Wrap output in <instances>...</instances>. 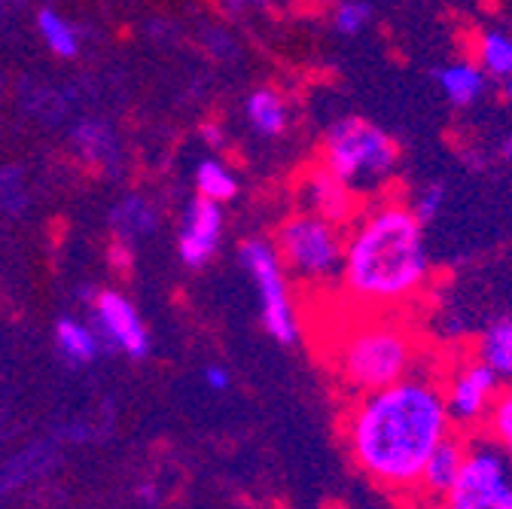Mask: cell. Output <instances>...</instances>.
Listing matches in <instances>:
<instances>
[{
    "instance_id": "6da1fadb",
    "label": "cell",
    "mask_w": 512,
    "mask_h": 509,
    "mask_svg": "<svg viewBox=\"0 0 512 509\" xmlns=\"http://www.w3.org/2000/svg\"><path fill=\"white\" fill-rule=\"evenodd\" d=\"M455 430L442 378L424 369L384 391L354 397L342 418V439L354 467L381 491L415 500L430 455Z\"/></svg>"
},
{
    "instance_id": "7a4b0ae2",
    "label": "cell",
    "mask_w": 512,
    "mask_h": 509,
    "mask_svg": "<svg viewBox=\"0 0 512 509\" xmlns=\"http://www.w3.org/2000/svg\"><path fill=\"white\" fill-rule=\"evenodd\" d=\"M433 281L424 223L406 199L388 193L363 202L345 226L339 296L357 311L412 314Z\"/></svg>"
},
{
    "instance_id": "3957f363",
    "label": "cell",
    "mask_w": 512,
    "mask_h": 509,
    "mask_svg": "<svg viewBox=\"0 0 512 509\" xmlns=\"http://www.w3.org/2000/svg\"><path fill=\"white\" fill-rule=\"evenodd\" d=\"M351 311L354 317L342 321L324 345V357L351 400L391 388L421 369V342L409 314Z\"/></svg>"
},
{
    "instance_id": "277c9868",
    "label": "cell",
    "mask_w": 512,
    "mask_h": 509,
    "mask_svg": "<svg viewBox=\"0 0 512 509\" xmlns=\"http://www.w3.org/2000/svg\"><path fill=\"white\" fill-rule=\"evenodd\" d=\"M317 162L369 202L391 193L394 180L400 177L403 153L397 138L384 132L378 122L348 113L327 125L317 147Z\"/></svg>"
},
{
    "instance_id": "5b68a950",
    "label": "cell",
    "mask_w": 512,
    "mask_h": 509,
    "mask_svg": "<svg viewBox=\"0 0 512 509\" xmlns=\"http://www.w3.org/2000/svg\"><path fill=\"white\" fill-rule=\"evenodd\" d=\"M275 250L287 275L308 293L339 290L345 266V226L296 208L278 223Z\"/></svg>"
},
{
    "instance_id": "8992f818",
    "label": "cell",
    "mask_w": 512,
    "mask_h": 509,
    "mask_svg": "<svg viewBox=\"0 0 512 509\" xmlns=\"http://www.w3.org/2000/svg\"><path fill=\"white\" fill-rule=\"evenodd\" d=\"M238 260L253 278L256 299H260V317L266 333L278 345H296L302 339V314L290 287V275L278 257L275 241L269 238H247L238 247Z\"/></svg>"
},
{
    "instance_id": "52a82bcc",
    "label": "cell",
    "mask_w": 512,
    "mask_h": 509,
    "mask_svg": "<svg viewBox=\"0 0 512 509\" xmlns=\"http://www.w3.org/2000/svg\"><path fill=\"white\" fill-rule=\"evenodd\" d=\"M436 509H512V461L482 430L470 433L461 476Z\"/></svg>"
},
{
    "instance_id": "ba28073f",
    "label": "cell",
    "mask_w": 512,
    "mask_h": 509,
    "mask_svg": "<svg viewBox=\"0 0 512 509\" xmlns=\"http://www.w3.org/2000/svg\"><path fill=\"white\" fill-rule=\"evenodd\" d=\"M500 391L503 381L476 351L452 363L442 375L445 406L461 433H479L485 427V418Z\"/></svg>"
},
{
    "instance_id": "9c48e42d",
    "label": "cell",
    "mask_w": 512,
    "mask_h": 509,
    "mask_svg": "<svg viewBox=\"0 0 512 509\" xmlns=\"http://www.w3.org/2000/svg\"><path fill=\"white\" fill-rule=\"evenodd\" d=\"M296 196H299V208L314 211V214L327 217L339 226H348L357 217V211L363 208V199L354 193V189L345 186L333 171H327L320 162L308 165L299 174Z\"/></svg>"
},
{
    "instance_id": "30bf717a",
    "label": "cell",
    "mask_w": 512,
    "mask_h": 509,
    "mask_svg": "<svg viewBox=\"0 0 512 509\" xmlns=\"http://www.w3.org/2000/svg\"><path fill=\"white\" fill-rule=\"evenodd\" d=\"M223 229H226V217H223V205L196 196L186 211H183V223L177 232V253L183 266L189 269H202L214 260V253L220 250L223 241Z\"/></svg>"
},
{
    "instance_id": "8fae6325",
    "label": "cell",
    "mask_w": 512,
    "mask_h": 509,
    "mask_svg": "<svg viewBox=\"0 0 512 509\" xmlns=\"http://www.w3.org/2000/svg\"><path fill=\"white\" fill-rule=\"evenodd\" d=\"M101 345H113L119 351H125L128 357H147L150 351V336H147V327L141 321L138 308L128 302L122 293H101L95 299V321H92Z\"/></svg>"
},
{
    "instance_id": "7c38bea8",
    "label": "cell",
    "mask_w": 512,
    "mask_h": 509,
    "mask_svg": "<svg viewBox=\"0 0 512 509\" xmlns=\"http://www.w3.org/2000/svg\"><path fill=\"white\" fill-rule=\"evenodd\" d=\"M467 439H470V433L455 430L430 455V461L424 467V476H421V485H418V500H424L430 506H439V500L448 494V488H452L455 479L461 476V467H464V458H467Z\"/></svg>"
},
{
    "instance_id": "4fadbf2b",
    "label": "cell",
    "mask_w": 512,
    "mask_h": 509,
    "mask_svg": "<svg viewBox=\"0 0 512 509\" xmlns=\"http://www.w3.org/2000/svg\"><path fill=\"white\" fill-rule=\"evenodd\" d=\"M433 83L439 86V92L445 95V101L467 110L476 107L485 95H488V74L476 65V58H455V61H445V65L433 68Z\"/></svg>"
},
{
    "instance_id": "5bb4252c",
    "label": "cell",
    "mask_w": 512,
    "mask_h": 509,
    "mask_svg": "<svg viewBox=\"0 0 512 509\" xmlns=\"http://www.w3.org/2000/svg\"><path fill=\"white\" fill-rule=\"evenodd\" d=\"M290 101L275 86H260L244 98V119L260 138H281L290 129Z\"/></svg>"
},
{
    "instance_id": "9a60e30c",
    "label": "cell",
    "mask_w": 512,
    "mask_h": 509,
    "mask_svg": "<svg viewBox=\"0 0 512 509\" xmlns=\"http://www.w3.org/2000/svg\"><path fill=\"white\" fill-rule=\"evenodd\" d=\"M473 58L491 83L503 86L506 80H512V31L482 28L473 40Z\"/></svg>"
},
{
    "instance_id": "2e32d148",
    "label": "cell",
    "mask_w": 512,
    "mask_h": 509,
    "mask_svg": "<svg viewBox=\"0 0 512 509\" xmlns=\"http://www.w3.org/2000/svg\"><path fill=\"white\" fill-rule=\"evenodd\" d=\"M476 354L497 372L503 385H512V317H497L485 327Z\"/></svg>"
},
{
    "instance_id": "e0dca14e",
    "label": "cell",
    "mask_w": 512,
    "mask_h": 509,
    "mask_svg": "<svg viewBox=\"0 0 512 509\" xmlns=\"http://www.w3.org/2000/svg\"><path fill=\"white\" fill-rule=\"evenodd\" d=\"M55 342L71 363H92L98 348H101L98 333L92 327L74 321V317H61V321L55 324Z\"/></svg>"
},
{
    "instance_id": "ac0fdd59",
    "label": "cell",
    "mask_w": 512,
    "mask_h": 509,
    "mask_svg": "<svg viewBox=\"0 0 512 509\" xmlns=\"http://www.w3.org/2000/svg\"><path fill=\"white\" fill-rule=\"evenodd\" d=\"M196 189L202 199L226 205L238 196V177L223 159H202L196 165Z\"/></svg>"
},
{
    "instance_id": "d6986e66",
    "label": "cell",
    "mask_w": 512,
    "mask_h": 509,
    "mask_svg": "<svg viewBox=\"0 0 512 509\" xmlns=\"http://www.w3.org/2000/svg\"><path fill=\"white\" fill-rule=\"evenodd\" d=\"M37 28H40L43 43H46L58 58H74V55L80 52L77 28H74L68 19H64L61 13H55V10H40Z\"/></svg>"
},
{
    "instance_id": "ffe728a7",
    "label": "cell",
    "mask_w": 512,
    "mask_h": 509,
    "mask_svg": "<svg viewBox=\"0 0 512 509\" xmlns=\"http://www.w3.org/2000/svg\"><path fill=\"white\" fill-rule=\"evenodd\" d=\"M482 433L488 439H494L503 449V455L512 461V385H503V391L497 394V400L485 418Z\"/></svg>"
},
{
    "instance_id": "44dd1931",
    "label": "cell",
    "mask_w": 512,
    "mask_h": 509,
    "mask_svg": "<svg viewBox=\"0 0 512 509\" xmlns=\"http://www.w3.org/2000/svg\"><path fill=\"white\" fill-rule=\"evenodd\" d=\"M372 25V4L366 0H339L330 13V28L339 37H360Z\"/></svg>"
},
{
    "instance_id": "7402d4cb",
    "label": "cell",
    "mask_w": 512,
    "mask_h": 509,
    "mask_svg": "<svg viewBox=\"0 0 512 509\" xmlns=\"http://www.w3.org/2000/svg\"><path fill=\"white\" fill-rule=\"evenodd\" d=\"M445 196H448V186H445V180H427V183H421L415 193L406 199L409 202V208L415 211V217L427 226V223H433L436 217H439V211L445 208Z\"/></svg>"
},
{
    "instance_id": "603a6c76",
    "label": "cell",
    "mask_w": 512,
    "mask_h": 509,
    "mask_svg": "<svg viewBox=\"0 0 512 509\" xmlns=\"http://www.w3.org/2000/svg\"><path fill=\"white\" fill-rule=\"evenodd\" d=\"M113 220L125 229V232H132V235H147L156 229V211L150 202L132 196V199H125L116 211H113Z\"/></svg>"
},
{
    "instance_id": "cb8c5ba5",
    "label": "cell",
    "mask_w": 512,
    "mask_h": 509,
    "mask_svg": "<svg viewBox=\"0 0 512 509\" xmlns=\"http://www.w3.org/2000/svg\"><path fill=\"white\" fill-rule=\"evenodd\" d=\"M208 49H211V55H217V58H235V40H232V34H226L223 28H214L211 34H208Z\"/></svg>"
},
{
    "instance_id": "d4e9b609",
    "label": "cell",
    "mask_w": 512,
    "mask_h": 509,
    "mask_svg": "<svg viewBox=\"0 0 512 509\" xmlns=\"http://www.w3.org/2000/svg\"><path fill=\"white\" fill-rule=\"evenodd\" d=\"M229 381H232V378H229V372H226L223 366H217V363H214V366H205V385H208L211 391H226V388H229Z\"/></svg>"
},
{
    "instance_id": "484cf974",
    "label": "cell",
    "mask_w": 512,
    "mask_h": 509,
    "mask_svg": "<svg viewBox=\"0 0 512 509\" xmlns=\"http://www.w3.org/2000/svg\"><path fill=\"white\" fill-rule=\"evenodd\" d=\"M272 0H226V7L232 13H253V10H266Z\"/></svg>"
},
{
    "instance_id": "4316f807",
    "label": "cell",
    "mask_w": 512,
    "mask_h": 509,
    "mask_svg": "<svg viewBox=\"0 0 512 509\" xmlns=\"http://www.w3.org/2000/svg\"><path fill=\"white\" fill-rule=\"evenodd\" d=\"M202 141H205L208 147H223L226 135H223V129H220V125L208 122V125H202Z\"/></svg>"
},
{
    "instance_id": "83f0119b",
    "label": "cell",
    "mask_w": 512,
    "mask_h": 509,
    "mask_svg": "<svg viewBox=\"0 0 512 509\" xmlns=\"http://www.w3.org/2000/svg\"><path fill=\"white\" fill-rule=\"evenodd\" d=\"M92 132H98L95 125H92ZM92 132H89V125H83V129L77 132V141H89V135H92ZM101 138H107V132H104V129H101V135H98V141H95V144H98V159H101V150H104V147H101V144H104ZM89 153L95 156V147H89Z\"/></svg>"
},
{
    "instance_id": "f1b7e54d",
    "label": "cell",
    "mask_w": 512,
    "mask_h": 509,
    "mask_svg": "<svg viewBox=\"0 0 512 509\" xmlns=\"http://www.w3.org/2000/svg\"><path fill=\"white\" fill-rule=\"evenodd\" d=\"M500 153H503L506 162H512V129L506 132V138H503V144H500Z\"/></svg>"
},
{
    "instance_id": "f546056e",
    "label": "cell",
    "mask_w": 512,
    "mask_h": 509,
    "mask_svg": "<svg viewBox=\"0 0 512 509\" xmlns=\"http://www.w3.org/2000/svg\"><path fill=\"white\" fill-rule=\"evenodd\" d=\"M500 89H503V98H506V101H512V80H506Z\"/></svg>"
},
{
    "instance_id": "4dcf8cb0",
    "label": "cell",
    "mask_w": 512,
    "mask_h": 509,
    "mask_svg": "<svg viewBox=\"0 0 512 509\" xmlns=\"http://www.w3.org/2000/svg\"><path fill=\"white\" fill-rule=\"evenodd\" d=\"M324 509H345V506H324Z\"/></svg>"
}]
</instances>
